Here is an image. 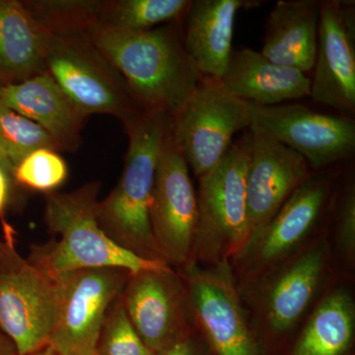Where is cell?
<instances>
[{
	"label": "cell",
	"mask_w": 355,
	"mask_h": 355,
	"mask_svg": "<svg viewBox=\"0 0 355 355\" xmlns=\"http://www.w3.org/2000/svg\"><path fill=\"white\" fill-rule=\"evenodd\" d=\"M88 35L142 110L175 116L202 78L177 25L135 32L100 24Z\"/></svg>",
	"instance_id": "cell-1"
},
{
	"label": "cell",
	"mask_w": 355,
	"mask_h": 355,
	"mask_svg": "<svg viewBox=\"0 0 355 355\" xmlns=\"http://www.w3.org/2000/svg\"><path fill=\"white\" fill-rule=\"evenodd\" d=\"M123 125L128 135L125 167L116 188L98 202V223L123 249L162 261L151 232L150 207L158 158L171 130L172 116L140 110Z\"/></svg>",
	"instance_id": "cell-2"
},
{
	"label": "cell",
	"mask_w": 355,
	"mask_h": 355,
	"mask_svg": "<svg viewBox=\"0 0 355 355\" xmlns=\"http://www.w3.org/2000/svg\"><path fill=\"white\" fill-rule=\"evenodd\" d=\"M100 184L89 183L67 193H46L44 222L58 241L34 246L28 260L57 279L86 268H120L128 272L169 266L130 253L110 239L97 220Z\"/></svg>",
	"instance_id": "cell-3"
},
{
	"label": "cell",
	"mask_w": 355,
	"mask_h": 355,
	"mask_svg": "<svg viewBox=\"0 0 355 355\" xmlns=\"http://www.w3.org/2000/svg\"><path fill=\"white\" fill-rule=\"evenodd\" d=\"M250 135L233 142L223 159L198 178V226L193 257L225 265L250 240L246 176Z\"/></svg>",
	"instance_id": "cell-4"
},
{
	"label": "cell",
	"mask_w": 355,
	"mask_h": 355,
	"mask_svg": "<svg viewBox=\"0 0 355 355\" xmlns=\"http://www.w3.org/2000/svg\"><path fill=\"white\" fill-rule=\"evenodd\" d=\"M46 67L85 116L112 114L125 123L142 110L118 70L96 48L88 33L46 31Z\"/></svg>",
	"instance_id": "cell-5"
},
{
	"label": "cell",
	"mask_w": 355,
	"mask_h": 355,
	"mask_svg": "<svg viewBox=\"0 0 355 355\" xmlns=\"http://www.w3.org/2000/svg\"><path fill=\"white\" fill-rule=\"evenodd\" d=\"M57 279L23 258L15 245L0 240V331L18 355L50 345L57 316Z\"/></svg>",
	"instance_id": "cell-6"
},
{
	"label": "cell",
	"mask_w": 355,
	"mask_h": 355,
	"mask_svg": "<svg viewBox=\"0 0 355 355\" xmlns=\"http://www.w3.org/2000/svg\"><path fill=\"white\" fill-rule=\"evenodd\" d=\"M251 127L248 102L234 97L218 79L202 77L172 116V137L198 178L223 159L240 130Z\"/></svg>",
	"instance_id": "cell-7"
},
{
	"label": "cell",
	"mask_w": 355,
	"mask_h": 355,
	"mask_svg": "<svg viewBox=\"0 0 355 355\" xmlns=\"http://www.w3.org/2000/svg\"><path fill=\"white\" fill-rule=\"evenodd\" d=\"M130 275L120 268H99L57 277V316L49 345L55 355L97 354L107 313Z\"/></svg>",
	"instance_id": "cell-8"
},
{
	"label": "cell",
	"mask_w": 355,
	"mask_h": 355,
	"mask_svg": "<svg viewBox=\"0 0 355 355\" xmlns=\"http://www.w3.org/2000/svg\"><path fill=\"white\" fill-rule=\"evenodd\" d=\"M171 130L156 168L150 207L151 232L161 261L171 268H188L195 252L198 198L188 163L175 144Z\"/></svg>",
	"instance_id": "cell-9"
},
{
	"label": "cell",
	"mask_w": 355,
	"mask_h": 355,
	"mask_svg": "<svg viewBox=\"0 0 355 355\" xmlns=\"http://www.w3.org/2000/svg\"><path fill=\"white\" fill-rule=\"evenodd\" d=\"M248 105L250 128L295 151L314 169L336 164L354 153L355 123L350 116L318 113L301 104Z\"/></svg>",
	"instance_id": "cell-10"
},
{
	"label": "cell",
	"mask_w": 355,
	"mask_h": 355,
	"mask_svg": "<svg viewBox=\"0 0 355 355\" xmlns=\"http://www.w3.org/2000/svg\"><path fill=\"white\" fill-rule=\"evenodd\" d=\"M121 297L133 329L154 354L188 338V292L171 266L130 273Z\"/></svg>",
	"instance_id": "cell-11"
},
{
	"label": "cell",
	"mask_w": 355,
	"mask_h": 355,
	"mask_svg": "<svg viewBox=\"0 0 355 355\" xmlns=\"http://www.w3.org/2000/svg\"><path fill=\"white\" fill-rule=\"evenodd\" d=\"M310 98L349 116L355 111L354 1H322Z\"/></svg>",
	"instance_id": "cell-12"
},
{
	"label": "cell",
	"mask_w": 355,
	"mask_h": 355,
	"mask_svg": "<svg viewBox=\"0 0 355 355\" xmlns=\"http://www.w3.org/2000/svg\"><path fill=\"white\" fill-rule=\"evenodd\" d=\"M249 130L246 196L250 243L311 173L307 161L295 151L260 130Z\"/></svg>",
	"instance_id": "cell-13"
},
{
	"label": "cell",
	"mask_w": 355,
	"mask_h": 355,
	"mask_svg": "<svg viewBox=\"0 0 355 355\" xmlns=\"http://www.w3.org/2000/svg\"><path fill=\"white\" fill-rule=\"evenodd\" d=\"M188 266L189 304L216 355H256V347L226 265Z\"/></svg>",
	"instance_id": "cell-14"
},
{
	"label": "cell",
	"mask_w": 355,
	"mask_h": 355,
	"mask_svg": "<svg viewBox=\"0 0 355 355\" xmlns=\"http://www.w3.org/2000/svg\"><path fill=\"white\" fill-rule=\"evenodd\" d=\"M330 191L324 177L311 176L294 191L240 256L253 266L277 263L309 234L321 216Z\"/></svg>",
	"instance_id": "cell-15"
},
{
	"label": "cell",
	"mask_w": 355,
	"mask_h": 355,
	"mask_svg": "<svg viewBox=\"0 0 355 355\" xmlns=\"http://www.w3.org/2000/svg\"><path fill=\"white\" fill-rule=\"evenodd\" d=\"M256 6L245 0H191L182 38L200 76L220 80L233 53L236 16Z\"/></svg>",
	"instance_id": "cell-16"
},
{
	"label": "cell",
	"mask_w": 355,
	"mask_h": 355,
	"mask_svg": "<svg viewBox=\"0 0 355 355\" xmlns=\"http://www.w3.org/2000/svg\"><path fill=\"white\" fill-rule=\"evenodd\" d=\"M0 101L38 123L53 137L60 150H76L80 144L84 119L48 73L0 86Z\"/></svg>",
	"instance_id": "cell-17"
},
{
	"label": "cell",
	"mask_w": 355,
	"mask_h": 355,
	"mask_svg": "<svg viewBox=\"0 0 355 355\" xmlns=\"http://www.w3.org/2000/svg\"><path fill=\"white\" fill-rule=\"evenodd\" d=\"M219 81L231 95L259 106L310 97L308 74L275 64L249 48L233 51Z\"/></svg>",
	"instance_id": "cell-18"
},
{
	"label": "cell",
	"mask_w": 355,
	"mask_h": 355,
	"mask_svg": "<svg viewBox=\"0 0 355 355\" xmlns=\"http://www.w3.org/2000/svg\"><path fill=\"white\" fill-rule=\"evenodd\" d=\"M319 0H279L270 11L261 53L275 64L308 74L314 67Z\"/></svg>",
	"instance_id": "cell-19"
},
{
	"label": "cell",
	"mask_w": 355,
	"mask_h": 355,
	"mask_svg": "<svg viewBox=\"0 0 355 355\" xmlns=\"http://www.w3.org/2000/svg\"><path fill=\"white\" fill-rule=\"evenodd\" d=\"M46 72V31L24 2L0 0V83Z\"/></svg>",
	"instance_id": "cell-20"
},
{
	"label": "cell",
	"mask_w": 355,
	"mask_h": 355,
	"mask_svg": "<svg viewBox=\"0 0 355 355\" xmlns=\"http://www.w3.org/2000/svg\"><path fill=\"white\" fill-rule=\"evenodd\" d=\"M324 268V251L316 248L303 254L275 279L266 307L272 330L282 333L297 323L314 298Z\"/></svg>",
	"instance_id": "cell-21"
},
{
	"label": "cell",
	"mask_w": 355,
	"mask_h": 355,
	"mask_svg": "<svg viewBox=\"0 0 355 355\" xmlns=\"http://www.w3.org/2000/svg\"><path fill=\"white\" fill-rule=\"evenodd\" d=\"M355 311L347 292L327 296L306 324L292 355H343L354 338Z\"/></svg>",
	"instance_id": "cell-22"
},
{
	"label": "cell",
	"mask_w": 355,
	"mask_h": 355,
	"mask_svg": "<svg viewBox=\"0 0 355 355\" xmlns=\"http://www.w3.org/2000/svg\"><path fill=\"white\" fill-rule=\"evenodd\" d=\"M191 0H121L107 2L102 25L127 31H148L183 19Z\"/></svg>",
	"instance_id": "cell-23"
},
{
	"label": "cell",
	"mask_w": 355,
	"mask_h": 355,
	"mask_svg": "<svg viewBox=\"0 0 355 355\" xmlns=\"http://www.w3.org/2000/svg\"><path fill=\"white\" fill-rule=\"evenodd\" d=\"M24 4L46 31L89 33L101 24L107 2L32 1Z\"/></svg>",
	"instance_id": "cell-24"
},
{
	"label": "cell",
	"mask_w": 355,
	"mask_h": 355,
	"mask_svg": "<svg viewBox=\"0 0 355 355\" xmlns=\"http://www.w3.org/2000/svg\"><path fill=\"white\" fill-rule=\"evenodd\" d=\"M0 147L16 166L29 154L41 148L60 150L58 144L38 123L9 108L0 101Z\"/></svg>",
	"instance_id": "cell-25"
},
{
	"label": "cell",
	"mask_w": 355,
	"mask_h": 355,
	"mask_svg": "<svg viewBox=\"0 0 355 355\" xmlns=\"http://www.w3.org/2000/svg\"><path fill=\"white\" fill-rule=\"evenodd\" d=\"M67 174V163L57 151L41 148L16 166L13 178L17 187L49 193L64 183Z\"/></svg>",
	"instance_id": "cell-26"
},
{
	"label": "cell",
	"mask_w": 355,
	"mask_h": 355,
	"mask_svg": "<svg viewBox=\"0 0 355 355\" xmlns=\"http://www.w3.org/2000/svg\"><path fill=\"white\" fill-rule=\"evenodd\" d=\"M97 354L100 355H155L133 329L121 294L111 305L103 326Z\"/></svg>",
	"instance_id": "cell-27"
},
{
	"label": "cell",
	"mask_w": 355,
	"mask_h": 355,
	"mask_svg": "<svg viewBox=\"0 0 355 355\" xmlns=\"http://www.w3.org/2000/svg\"><path fill=\"white\" fill-rule=\"evenodd\" d=\"M338 239L343 251L352 258L355 251V193L349 191L343 198L338 220Z\"/></svg>",
	"instance_id": "cell-28"
},
{
	"label": "cell",
	"mask_w": 355,
	"mask_h": 355,
	"mask_svg": "<svg viewBox=\"0 0 355 355\" xmlns=\"http://www.w3.org/2000/svg\"><path fill=\"white\" fill-rule=\"evenodd\" d=\"M17 184L6 170L0 167V223L3 231V241L9 245H15L16 232L6 219V211L13 202Z\"/></svg>",
	"instance_id": "cell-29"
},
{
	"label": "cell",
	"mask_w": 355,
	"mask_h": 355,
	"mask_svg": "<svg viewBox=\"0 0 355 355\" xmlns=\"http://www.w3.org/2000/svg\"><path fill=\"white\" fill-rule=\"evenodd\" d=\"M162 355H198L196 343L190 338H186Z\"/></svg>",
	"instance_id": "cell-30"
},
{
	"label": "cell",
	"mask_w": 355,
	"mask_h": 355,
	"mask_svg": "<svg viewBox=\"0 0 355 355\" xmlns=\"http://www.w3.org/2000/svg\"><path fill=\"white\" fill-rule=\"evenodd\" d=\"M0 355H18L14 343L1 331H0Z\"/></svg>",
	"instance_id": "cell-31"
},
{
	"label": "cell",
	"mask_w": 355,
	"mask_h": 355,
	"mask_svg": "<svg viewBox=\"0 0 355 355\" xmlns=\"http://www.w3.org/2000/svg\"><path fill=\"white\" fill-rule=\"evenodd\" d=\"M0 167H1L2 169L6 170L7 174L14 180V166L11 164L10 161H9L8 158L6 157V155L4 154L3 150H2L1 147H0Z\"/></svg>",
	"instance_id": "cell-32"
},
{
	"label": "cell",
	"mask_w": 355,
	"mask_h": 355,
	"mask_svg": "<svg viewBox=\"0 0 355 355\" xmlns=\"http://www.w3.org/2000/svg\"><path fill=\"white\" fill-rule=\"evenodd\" d=\"M28 355H55V354L53 352V350L51 349L50 345H48V347H44V349L40 350V352H34V354Z\"/></svg>",
	"instance_id": "cell-33"
},
{
	"label": "cell",
	"mask_w": 355,
	"mask_h": 355,
	"mask_svg": "<svg viewBox=\"0 0 355 355\" xmlns=\"http://www.w3.org/2000/svg\"><path fill=\"white\" fill-rule=\"evenodd\" d=\"M1 85H2V84H1V83H0V86H1Z\"/></svg>",
	"instance_id": "cell-34"
},
{
	"label": "cell",
	"mask_w": 355,
	"mask_h": 355,
	"mask_svg": "<svg viewBox=\"0 0 355 355\" xmlns=\"http://www.w3.org/2000/svg\"><path fill=\"white\" fill-rule=\"evenodd\" d=\"M94 355H100V354H94Z\"/></svg>",
	"instance_id": "cell-35"
}]
</instances>
